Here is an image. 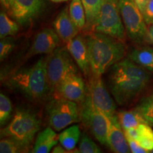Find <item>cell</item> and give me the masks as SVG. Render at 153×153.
<instances>
[{
  "label": "cell",
  "mask_w": 153,
  "mask_h": 153,
  "mask_svg": "<svg viewBox=\"0 0 153 153\" xmlns=\"http://www.w3.org/2000/svg\"><path fill=\"white\" fill-rule=\"evenodd\" d=\"M125 135L135 140L148 152L153 150V130L148 123H141L137 127L125 130Z\"/></svg>",
  "instance_id": "obj_17"
},
{
  "label": "cell",
  "mask_w": 153,
  "mask_h": 153,
  "mask_svg": "<svg viewBox=\"0 0 153 153\" xmlns=\"http://www.w3.org/2000/svg\"><path fill=\"white\" fill-rule=\"evenodd\" d=\"M88 90L79 72L70 74L60 82L54 91V97H60L77 104L85 100Z\"/></svg>",
  "instance_id": "obj_11"
},
{
  "label": "cell",
  "mask_w": 153,
  "mask_h": 153,
  "mask_svg": "<svg viewBox=\"0 0 153 153\" xmlns=\"http://www.w3.org/2000/svg\"><path fill=\"white\" fill-rule=\"evenodd\" d=\"M149 1H150V0H135V3H136L137 5L138 6L139 9H140V11H142V12L143 10H144L145 6H146Z\"/></svg>",
  "instance_id": "obj_33"
},
{
  "label": "cell",
  "mask_w": 153,
  "mask_h": 153,
  "mask_svg": "<svg viewBox=\"0 0 153 153\" xmlns=\"http://www.w3.org/2000/svg\"><path fill=\"white\" fill-rule=\"evenodd\" d=\"M19 29L17 23L9 17L7 13H0V38H2L16 35Z\"/></svg>",
  "instance_id": "obj_24"
},
{
  "label": "cell",
  "mask_w": 153,
  "mask_h": 153,
  "mask_svg": "<svg viewBox=\"0 0 153 153\" xmlns=\"http://www.w3.org/2000/svg\"><path fill=\"white\" fill-rule=\"evenodd\" d=\"M52 152L53 153H65V152H70L69 151L67 150L65 148H63V147L61 145H56V146H55V148H53V150L52 151Z\"/></svg>",
  "instance_id": "obj_34"
},
{
  "label": "cell",
  "mask_w": 153,
  "mask_h": 153,
  "mask_svg": "<svg viewBox=\"0 0 153 153\" xmlns=\"http://www.w3.org/2000/svg\"><path fill=\"white\" fill-rule=\"evenodd\" d=\"M128 57L148 71L153 72V47H140L133 49Z\"/></svg>",
  "instance_id": "obj_19"
},
{
  "label": "cell",
  "mask_w": 153,
  "mask_h": 153,
  "mask_svg": "<svg viewBox=\"0 0 153 153\" xmlns=\"http://www.w3.org/2000/svg\"><path fill=\"white\" fill-rule=\"evenodd\" d=\"M117 114L123 131L137 127L141 123H147L142 115L135 108L130 111H123Z\"/></svg>",
  "instance_id": "obj_22"
},
{
  "label": "cell",
  "mask_w": 153,
  "mask_h": 153,
  "mask_svg": "<svg viewBox=\"0 0 153 153\" xmlns=\"http://www.w3.org/2000/svg\"><path fill=\"white\" fill-rule=\"evenodd\" d=\"M51 1H53L55 3H60V2H64V1H68V0H51Z\"/></svg>",
  "instance_id": "obj_36"
},
{
  "label": "cell",
  "mask_w": 153,
  "mask_h": 153,
  "mask_svg": "<svg viewBox=\"0 0 153 153\" xmlns=\"http://www.w3.org/2000/svg\"><path fill=\"white\" fill-rule=\"evenodd\" d=\"M109 127L108 132V146L113 152L116 153H127L131 152L128 143L127 142L125 132L123 131V128L120 125L118 114L108 118Z\"/></svg>",
  "instance_id": "obj_14"
},
{
  "label": "cell",
  "mask_w": 153,
  "mask_h": 153,
  "mask_svg": "<svg viewBox=\"0 0 153 153\" xmlns=\"http://www.w3.org/2000/svg\"><path fill=\"white\" fill-rule=\"evenodd\" d=\"M78 104L68 99L54 97L46 108L50 126L60 131L72 123L81 121V107Z\"/></svg>",
  "instance_id": "obj_6"
},
{
  "label": "cell",
  "mask_w": 153,
  "mask_h": 153,
  "mask_svg": "<svg viewBox=\"0 0 153 153\" xmlns=\"http://www.w3.org/2000/svg\"><path fill=\"white\" fill-rule=\"evenodd\" d=\"M81 136L79 126L74 125L65 129L58 135L59 142L63 148H65L69 152H72V150L75 148L76 144L79 142Z\"/></svg>",
  "instance_id": "obj_21"
},
{
  "label": "cell",
  "mask_w": 153,
  "mask_h": 153,
  "mask_svg": "<svg viewBox=\"0 0 153 153\" xmlns=\"http://www.w3.org/2000/svg\"><path fill=\"white\" fill-rule=\"evenodd\" d=\"M66 48L85 76L91 72L86 38L76 36L66 43Z\"/></svg>",
  "instance_id": "obj_15"
},
{
  "label": "cell",
  "mask_w": 153,
  "mask_h": 153,
  "mask_svg": "<svg viewBox=\"0 0 153 153\" xmlns=\"http://www.w3.org/2000/svg\"><path fill=\"white\" fill-rule=\"evenodd\" d=\"M88 93L94 106L108 118L117 114L114 101L105 87L101 76L91 75L89 83Z\"/></svg>",
  "instance_id": "obj_10"
},
{
  "label": "cell",
  "mask_w": 153,
  "mask_h": 153,
  "mask_svg": "<svg viewBox=\"0 0 153 153\" xmlns=\"http://www.w3.org/2000/svg\"><path fill=\"white\" fill-rule=\"evenodd\" d=\"M15 43L11 38H4L0 41V60L3 61L7 57L14 48Z\"/></svg>",
  "instance_id": "obj_29"
},
{
  "label": "cell",
  "mask_w": 153,
  "mask_h": 153,
  "mask_svg": "<svg viewBox=\"0 0 153 153\" xmlns=\"http://www.w3.org/2000/svg\"><path fill=\"white\" fill-rule=\"evenodd\" d=\"M144 19L148 26L153 24V0H150L143 11Z\"/></svg>",
  "instance_id": "obj_30"
},
{
  "label": "cell",
  "mask_w": 153,
  "mask_h": 153,
  "mask_svg": "<svg viewBox=\"0 0 153 153\" xmlns=\"http://www.w3.org/2000/svg\"><path fill=\"white\" fill-rule=\"evenodd\" d=\"M86 14V26L85 29L94 30L97 17L100 12L104 0H81Z\"/></svg>",
  "instance_id": "obj_20"
},
{
  "label": "cell",
  "mask_w": 153,
  "mask_h": 153,
  "mask_svg": "<svg viewBox=\"0 0 153 153\" xmlns=\"http://www.w3.org/2000/svg\"><path fill=\"white\" fill-rule=\"evenodd\" d=\"M118 1L126 35L134 43H143L148 30V25L145 22L142 11L135 0Z\"/></svg>",
  "instance_id": "obj_8"
},
{
  "label": "cell",
  "mask_w": 153,
  "mask_h": 153,
  "mask_svg": "<svg viewBox=\"0 0 153 153\" xmlns=\"http://www.w3.org/2000/svg\"><path fill=\"white\" fill-rule=\"evenodd\" d=\"M12 113V104L9 97L4 94H0V125L4 126L10 119Z\"/></svg>",
  "instance_id": "obj_27"
},
{
  "label": "cell",
  "mask_w": 153,
  "mask_h": 153,
  "mask_svg": "<svg viewBox=\"0 0 153 153\" xmlns=\"http://www.w3.org/2000/svg\"><path fill=\"white\" fill-rule=\"evenodd\" d=\"M94 30L125 43L126 32L120 15L118 0H104Z\"/></svg>",
  "instance_id": "obj_5"
},
{
  "label": "cell",
  "mask_w": 153,
  "mask_h": 153,
  "mask_svg": "<svg viewBox=\"0 0 153 153\" xmlns=\"http://www.w3.org/2000/svg\"><path fill=\"white\" fill-rule=\"evenodd\" d=\"M153 152V150H152V151H151V152Z\"/></svg>",
  "instance_id": "obj_37"
},
{
  "label": "cell",
  "mask_w": 153,
  "mask_h": 153,
  "mask_svg": "<svg viewBox=\"0 0 153 153\" xmlns=\"http://www.w3.org/2000/svg\"><path fill=\"white\" fill-rule=\"evenodd\" d=\"M1 1V5L3 6V7L6 10L8 11L9 10V8H10V3H9V0H0Z\"/></svg>",
  "instance_id": "obj_35"
},
{
  "label": "cell",
  "mask_w": 153,
  "mask_h": 153,
  "mask_svg": "<svg viewBox=\"0 0 153 153\" xmlns=\"http://www.w3.org/2000/svg\"><path fill=\"white\" fill-rule=\"evenodd\" d=\"M69 14L72 21L79 30L85 29L86 26V14L81 0H72L69 6Z\"/></svg>",
  "instance_id": "obj_23"
},
{
  "label": "cell",
  "mask_w": 153,
  "mask_h": 153,
  "mask_svg": "<svg viewBox=\"0 0 153 153\" xmlns=\"http://www.w3.org/2000/svg\"><path fill=\"white\" fill-rule=\"evenodd\" d=\"M58 135L51 127L40 132L36 137L32 152L48 153L58 143Z\"/></svg>",
  "instance_id": "obj_18"
},
{
  "label": "cell",
  "mask_w": 153,
  "mask_h": 153,
  "mask_svg": "<svg viewBox=\"0 0 153 153\" xmlns=\"http://www.w3.org/2000/svg\"><path fill=\"white\" fill-rule=\"evenodd\" d=\"M126 140H127V142L128 143L130 150H131V152L133 153H146L148 152L145 149L140 145L135 140L131 138L128 136H126Z\"/></svg>",
  "instance_id": "obj_31"
},
{
  "label": "cell",
  "mask_w": 153,
  "mask_h": 153,
  "mask_svg": "<svg viewBox=\"0 0 153 153\" xmlns=\"http://www.w3.org/2000/svg\"><path fill=\"white\" fill-rule=\"evenodd\" d=\"M135 108L142 115L147 123L153 126V94L143 99Z\"/></svg>",
  "instance_id": "obj_26"
},
{
  "label": "cell",
  "mask_w": 153,
  "mask_h": 153,
  "mask_svg": "<svg viewBox=\"0 0 153 153\" xmlns=\"http://www.w3.org/2000/svg\"><path fill=\"white\" fill-rule=\"evenodd\" d=\"M81 121L90 130L98 142L101 145H107L109 120L94 106L88 92L85 100L82 104Z\"/></svg>",
  "instance_id": "obj_9"
},
{
  "label": "cell",
  "mask_w": 153,
  "mask_h": 153,
  "mask_svg": "<svg viewBox=\"0 0 153 153\" xmlns=\"http://www.w3.org/2000/svg\"><path fill=\"white\" fill-rule=\"evenodd\" d=\"M73 60L67 48H57L48 55L47 74L51 92H54L67 76L78 72Z\"/></svg>",
  "instance_id": "obj_7"
},
{
  "label": "cell",
  "mask_w": 153,
  "mask_h": 153,
  "mask_svg": "<svg viewBox=\"0 0 153 153\" xmlns=\"http://www.w3.org/2000/svg\"><path fill=\"white\" fill-rule=\"evenodd\" d=\"M91 74L101 76L126 55L125 43L106 34L94 32L86 38Z\"/></svg>",
  "instance_id": "obj_2"
},
{
  "label": "cell",
  "mask_w": 153,
  "mask_h": 153,
  "mask_svg": "<svg viewBox=\"0 0 153 153\" xmlns=\"http://www.w3.org/2000/svg\"><path fill=\"white\" fill-rule=\"evenodd\" d=\"M10 15L19 24L26 25L40 14L43 0H9Z\"/></svg>",
  "instance_id": "obj_12"
},
{
  "label": "cell",
  "mask_w": 153,
  "mask_h": 153,
  "mask_svg": "<svg viewBox=\"0 0 153 153\" xmlns=\"http://www.w3.org/2000/svg\"><path fill=\"white\" fill-rule=\"evenodd\" d=\"M150 74L129 57L123 58L111 68L108 86L118 104H128L142 93L150 81Z\"/></svg>",
  "instance_id": "obj_1"
},
{
  "label": "cell",
  "mask_w": 153,
  "mask_h": 153,
  "mask_svg": "<svg viewBox=\"0 0 153 153\" xmlns=\"http://www.w3.org/2000/svg\"><path fill=\"white\" fill-rule=\"evenodd\" d=\"M30 147L26 146L16 140L9 137H1L0 140L1 153H19L28 152Z\"/></svg>",
  "instance_id": "obj_25"
},
{
  "label": "cell",
  "mask_w": 153,
  "mask_h": 153,
  "mask_svg": "<svg viewBox=\"0 0 153 153\" xmlns=\"http://www.w3.org/2000/svg\"><path fill=\"white\" fill-rule=\"evenodd\" d=\"M79 151L82 153H99L101 148L89 137L87 134L83 133L80 138Z\"/></svg>",
  "instance_id": "obj_28"
},
{
  "label": "cell",
  "mask_w": 153,
  "mask_h": 153,
  "mask_svg": "<svg viewBox=\"0 0 153 153\" xmlns=\"http://www.w3.org/2000/svg\"><path fill=\"white\" fill-rule=\"evenodd\" d=\"M145 41L151 44V45H153V24L148 26Z\"/></svg>",
  "instance_id": "obj_32"
},
{
  "label": "cell",
  "mask_w": 153,
  "mask_h": 153,
  "mask_svg": "<svg viewBox=\"0 0 153 153\" xmlns=\"http://www.w3.org/2000/svg\"><path fill=\"white\" fill-rule=\"evenodd\" d=\"M41 128V121L30 111H16L9 123L1 130V137L16 140L26 146L30 147L36 134Z\"/></svg>",
  "instance_id": "obj_4"
},
{
  "label": "cell",
  "mask_w": 153,
  "mask_h": 153,
  "mask_svg": "<svg viewBox=\"0 0 153 153\" xmlns=\"http://www.w3.org/2000/svg\"><path fill=\"white\" fill-rule=\"evenodd\" d=\"M48 60V56L43 57L30 68L15 72L8 80V85L30 100L43 98L50 91L47 74Z\"/></svg>",
  "instance_id": "obj_3"
},
{
  "label": "cell",
  "mask_w": 153,
  "mask_h": 153,
  "mask_svg": "<svg viewBox=\"0 0 153 153\" xmlns=\"http://www.w3.org/2000/svg\"><path fill=\"white\" fill-rule=\"evenodd\" d=\"M60 37L51 28H45L36 34L25 58L28 59L40 54H51L58 47Z\"/></svg>",
  "instance_id": "obj_13"
},
{
  "label": "cell",
  "mask_w": 153,
  "mask_h": 153,
  "mask_svg": "<svg viewBox=\"0 0 153 153\" xmlns=\"http://www.w3.org/2000/svg\"><path fill=\"white\" fill-rule=\"evenodd\" d=\"M53 26L60 39L65 43L77 36L79 30L70 17L68 8H65L57 15Z\"/></svg>",
  "instance_id": "obj_16"
}]
</instances>
